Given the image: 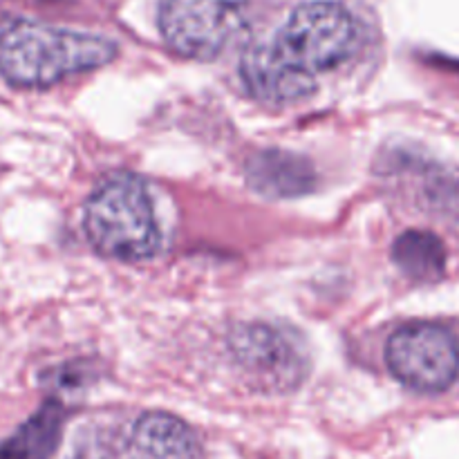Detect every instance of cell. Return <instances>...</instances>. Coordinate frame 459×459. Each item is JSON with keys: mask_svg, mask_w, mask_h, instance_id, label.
Listing matches in <instances>:
<instances>
[{"mask_svg": "<svg viewBox=\"0 0 459 459\" xmlns=\"http://www.w3.org/2000/svg\"><path fill=\"white\" fill-rule=\"evenodd\" d=\"M240 79L247 92L264 103H294L316 92V74L296 65L272 40L247 45L240 58Z\"/></svg>", "mask_w": 459, "mask_h": 459, "instance_id": "7", "label": "cell"}, {"mask_svg": "<svg viewBox=\"0 0 459 459\" xmlns=\"http://www.w3.org/2000/svg\"><path fill=\"white\" fill-rule=\"evenodd\" d=\"M273 43L296 65L316 74L334 70L357 52L359 25L343 4L312 0L291 12Z\"/></svg>", "mask_w": 459, "mask_h": 459, "instance_id": "4", "label": "cell"}, {"mask_svg": "<svg viewBox=\"0 0 459 459\" xmlns=\"http://www.w3.org/2000/svg\"><path fill=\"white\" fill-rule=\"evenodd\" d=\"M106 459H110V457H106ZM112 459H160V457H155V455H151L148 451H143L142 446H137V444L128 437V442H126V451L121 453L119 457H112Z\"/></svg>", "mask_w": 459, "mask_h": 459, "instance_id": "11", "label": "cell"}, {"mask_svg": "<svg viewBox=\"0 0 459 459\" xmlns=\"http://www.w3.org/2000/svg\"><path fill=\"white\" fill-rule=\"evenodd\" d=\"M83 229L94 251L139 263L160 254L161 236L146 184L130 173L103 179L85 202Z\"/></svg>", "mask_w": 459, "mask_h": 459, "instance_id": "2", "label": "cell"}, {"mask_svg": "<svg viewBox=\"0 0 459 459\" xmlns=\"http://www.w3.org/2000/svg\"><path fill=\"white\" fill-rule=\"evenodd\" d=\"M385 366L406 388L444 393L459 377V339L439 323H406L385 343Z\"/></svg>", "mask_w": 459, "mask_h": 459, "instance_id": "5", "label": "cell"}, {"mask_svg": "<svg viewBox=\"0 0 459 459\" xmlns=\"http://www.w3.org/2000/svg\"><path fill=\"white\" fill-rule=\"evenodd\" d=\"M117 58V45L99 34L12 21L0 30V76L16 88H48Z\"/></svg>", "mask_w": 459, "mask_h": 459, "instance_id": "1", "label": "cell"}, {"mask_svg": "<svg viewBox=\"0 0 459 459\" xmlns=\"http://www.w3.org/2000/svg\"><path fill=\"white\" fill-rule=\"evenodd\" d=\"M65 411L58 402H45L12 437L0 442V459H52L61 444Z\"/></svg>", "mask_w": 459, "mask_h": 459, "instance_id": "9", "label": "cell"}, {"mask_svg": "<svg viewBox=\"0 0 459 459\" xmlns=\"http://www.w3.org/2000/svg\"><path fill=\"white\" fill-rule=\"evenodd\" d=\"M233 361L251 384L272 393H290L309 375L305 341L287 327L272 323H245L229 336Z\"/></svg>", "mask_w": 459, "mask_h": 459, "instance_id": "6", "label": "cell"}, {"mask_svg": "<svg viewBox=\"0 0 459 459\" xmlns=\"http://www.w3.org/2000/svg\"><path fill=\"white\" fill-rule=\"evenodd\" d=\"M393 260L403 276L415 282H439L446 273L448 251L433 231L411 229L393 245Z\"/></svg>", "mask_w": 459, "mask_h": 459, "instance_id": "10", "label": "cell"}, {"mask_svg": "<svg viewBox=\"0 0 459 459\" xmlns=\"http://www.w3.org/2000/svg\"><path fill=\"white\" fill-rule=\"evenodd\" d=\"M245 173L247 184L255 193L273 200L307 195L316 188V170L312 161L282 148H267L251 155Z\"/></svg>", "mask_w": 459, "mask_h": 459, "instance_id": "8", "label": "cell"}, {"mask_svg": "<svg viewBox=\"0 0 459 459\" xmlns=\"http://www.w3.org/2000/svg\"><path fill=\"white\" fill-rule=\"evenodd\" d=\"M249 0H160V31L175 54L211 61L247 27Z\"/></svg>", "mask_w": 459, "mask_h": 459, "instance_id": "3", "label": "cell"}]
</instances>
